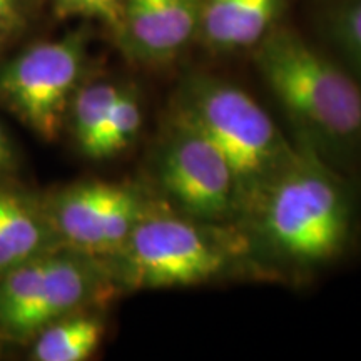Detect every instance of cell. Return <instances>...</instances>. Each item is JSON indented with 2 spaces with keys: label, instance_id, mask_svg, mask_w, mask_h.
I'll return each instance as SVG.
<instances>
[{
  "label": "cell",
  "instance_id": "obj_1",
  "mask_svg": "<svg viewBox=\"0 0 361 361\" xmlns=\"http://www.w3.org/2000/svg\"><path fill=\"white\" fill-rule=\"evenodd\" d=\"M256 64L284 109L350 174H361V79L288 29L268 30Z\"/></svg>",
  "mask_w": 361,
  "mask_h": 361
},
{
  "label": "cell",
  "instance_id": "obj_2",
  "mask_svg": "<svg viewBox=\"0 0 361 361\" xmlns=\"http://www.w3.org/2000/svg\"><path fill=\"white\" fill-rule=\"evenodd\" d=\"M261 223L271 241L301 261H333L360 238L353 188L314 161L293 157L259 189Z\"/></svg>",
  "mask_w": 361,
  "mask_h": 361
},
{
  "label": "cell",
  "instance_id": "obj_3",
  "mask_svg": "<svg viewBox=\"0 0 361 361\" xmlns=\"http://www.w3.org/2000/svg\"><path fill=\"white\" fill-rule=\"evenodd\" d=\"M174 119L200 130L223 152L239 194L259 191L293 159L268 112L246 90L226 80L189 79L178 96Z\"/></svg>",
  "mask_w": 361,
  "mask_h": 361
},
{
  "label": "cell",
  "instance_id": "obj_4",
  "mask_svg": "<svg viewBox=\"0 0 361 361\" xmlns=\"http://www.w3.org/2000/svg\"><path fill=\"white\" fill-rule=\"evenodd\" d=\"M84 61L82 32L27 49L0 67V104L42 141H56Z\"/></svg>",
  "mask_w": 361,
  "mask_h": 361
},
{
  "label": "cell",
  "instance_id": "obj_5",
  "mask_svg": "<svg viewBox=\"0 0 361 361\" xmlns=\"http://www.w3.org/2000/svg\"><path fill=\"white\" fill-rule=\"evenodd\" d=\"M135 288L192 286L218 276L228 256L218 239L197 224L151 209L117 252Z\"/></svg>",
  "mask_w": 361,
  "mask_h": 361
},
{
  "label": "cell",
  "instance_id": "obj_6",
  "mask_svg": "<svg viewBox=\"0 0 361 361\" xmlns=\"http://www.w3.org/2000/svg\"><path fill=\"white\" fill-rule=\"evenodd\" d=\"M151 209L135 188L101 180L62 189L44 207L59 241L89 256L117 255Z\"/></svg>",
  "mask_w": 361,
  "mask_h": 361
},
{
  "label": "cell",
  "instance_id": "obj_7",
  "mask_svg": "<svg viewBox=\"0 0 361 361\" xmlns=\"http://www.w3.org/2000/svg\"><path fill=\"white\" fill-rule=\"evenodd\" d=\"M159 180L186 213L207 221L231 213L239 194L236 176L223 152L178 119L162 149Z\"/></svg>",
  "mask_w": 361,
  "mask_h": 361
},
{
  "label": "cell",
  "instance_id": "obj_8",
  "mask_svg": "<svg viewBox=\"0 0 361 361\" xmlns=\"http://www.w3.org/2000/svg\"><path fill=\"white\" fill-rule=\"evenodd\" d=\"M201 0H124L119 37L134 57L168 62L200 32Z\"/></svg>",
  "mask_w": 361,
  "mask_h": 361
},
{
  "label": "cell",
  "instance_id": "obj_9",
  "mask_svg": "<svg viewBox=\"0 0 361 361\" xmlns=\"http://www.w3.org/2000/svg\"><path fill=\"white\" fill-rule=\"evenodd\" d=\"M276 8L278 0H207L200 30L218 51L250 47L268 32Z\"/></svg>",
  "mask_w": 361,
  "mask_h": 361
},
{
  "label": "cell",
  "instance_id": "obj_10",
  "mask_svg": "<svg viewBox=\"0 0 361 361\" xmlns=\"http://www.w3.org/2000/svg\"><path fill=\"white\" fill-rule=\"evenodd\" d=\"M0 233L19 264L54 252V245L61 243L44 207L40 209L27 197L7 189H0Z\"/></svg>",
  "mask_w": 361,
  "mask_h": 361
},
{
  "label": "cell",
  "instance_id": "obj_11",
  "mask_svg": "<svg viewBox=\"0 0 361 361\" xmlns=\"http://www.w3.org/2000/svg\"><path fill=\"white\" fill-rule=\"evenodd\" d=\"M104 323L97 316L67 314L35 335L32 358L37 361H82L97 350Z\"/></svg>",
  "mask_w": 361,
  "mask_h": 361
},
{
  "label": "cell",
  "instance_id": "obj_12",
  "mask_svg": "<svg viewBox=\"0 0 361 361\" xmlns=\"http://www.w3.org/2000/svg\"><path fill=\"white\" fill-rule=\"evenodd\" d=\"M121 89L112 82H94L75 90L72 97V130L85 156L101 133Z\"/></svg>",
  "mask_w": 361,
  "mask_h": 361
},
{
  "label": "cell",
  "instance_id": "obj_13",
  "mask_svg": "<svg viewBox=\"0 0 361 361\" xmlns=\"http://www.w3.org/2000/svg\"><path fill=\"white\" fill-rule=\"evenodd\" d=\"M142 123V112L133 89H121L114 106L104 123L101 133L89 149L92 159H106L124 151L137 135Z\"/></svg>",
  "mask_w": 361,
  "mask_h": 361
},
{
  "label": "cell",
  "instance_id": "obj_14",
  "mask_svg": "<svg viewBox=\"0 0 361 361\" xmlns=\"http://www.w3.org/2000/svg\"><path fill=\"white\" fill-rule=\"evenodd\" d=\"M329 30L343 62L361 79V0H340L329 19Z\"/></svg>",
  "mask_w": 361,
  "mask_h": 361
},
{
  "label": "cell",
  "instance_id": "obj_15",
  "mask_svg": "<svg viewBox=\"0 0 361 361\" xmlns=\"http://www.w3.org/2000/svg\"><path fill=\"white\" fill-rule=\"evenodd\" d=\"M56 13L66 17L96 19L119 32L123 22L124 0H52Z\"/></svg>",
  "mask_w": 361,
  "mask_h": 361
},
{
  "label": "cell",
  "instance_id": "obj_16",
  "mask_svg": "<svg viewBox=\"0 0 361 361\" xmlns=\"http://www.w3.org/2000/svg\"><path fill=\"white\" fill-rule=\"evenodd\" d=\"M30 0H0V42L16 37L29 19Z\"/></svg>",
  "mask_w": 361,
  "mask_h": 361
},
{
  "label": "cell",
  "instance_id": "obj_17",
  "mask_svg": "<svg viewBox=\"0 0 361 361\" xmlns=\"http://www.w3.org/2000/svg\"><path fill=\"white\" fill-rule=\"evenodd\" d=\"M17 264H19V261H17L16 255L12 252L11 246L7 245L6 238H4L2 233H0V278L6 276L8 271L16 268Z\"/></svg>",
  "mask_w": 361,
  "mask_h": 361
}]
</instances>
